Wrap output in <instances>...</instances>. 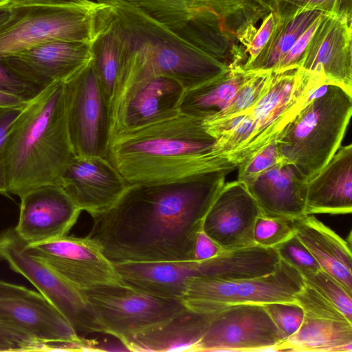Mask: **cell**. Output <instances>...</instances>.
Wrapping results in <instances>:
<instances>
[{
	"label": "cell",
	"mask_w": 352,
	"mask_h": 352,
	"mask_svg": "<svg viewBox=\"0 0 352 352\" xmlns=\"http://www.w3.org/2000/svg\"><path fill=\"white\" fill-rule=\"evenodd\" d=\"M52 348L0 320V351H51Z\"/></svg>",
	"instance_id": "obj_40"
},
{
	"label": "cell",
	"mask_w": 352,
	"mask_h": 352,
	"mask_svg": "<svg viewBox=\"0 0 352 352\" xmlns=\"http://www.w3.org/2000/svg\"><path fill=\"white\" fill-rule=\"evenodd\" d=\"M82 210L94 217L109 208L128 184L106 157L74 155L58 184Z\"/></svg>",
	"instance_id": "obj_19"
},
{
	"label": "cell",
	"mask_w": 352,
	"mask_h": 352,
	"mask_svg": "<svg viewBox=\"0 0 352 352\" xmlns=\"http://www.w3.org/2000/svg\"><path fill=\"white\" fill-rule=\"evenodd\" d=\"M20 198L19 219L14 229L28 245L67 235L82 212L56 184L39 186Z\"/></svg>",
	"instance_id": "obj_18"
},
{
	"label": "cell",
	"mask_w": 352,
	"mask_h": 352,
	"mask_svg": "<svg viewBox=\"0 0 352 352\" xmlns=\"http://www.w3.org/2000/svg\"><path fill=\"white\" fill-rule=\"evenodd\" d=\"M307 184L294 166L282 162L245 186L262 214L296 219L307 215Z\"/></svg>",
	"instance_id": "obj_23"
},
{
	"label": "cell",
	"mask_w": 352,
	"mask_h": 352,
	"mask_svg": "<svg viewBox=\"0 0 352 352\" xmlns=\"http://www.w3.org/2000/svg\"><path fill=\"white\" fill-rule=\"evenodd\" d=\"M101 3L74 0L58 3H12L0 29V58L50 40L89 43Z\"/></svg>",
	"instance_id": "obj_7"
},
{
	"label": "cell",
	"mask_w": 352,
	"mask_h": 352,
	"mask_svg": "<svg viewBox=\"0 0 352 352\" xmlns=\"http://www.w3.org/2000/svg\"><path fill=\"white\" fill-rule=\"evenodd\" d=\"M236 166L177 180L128 184L94 217L88 236L112 263L193 260L204 219Z\"/></svg>",
	"instance_id": "obj_1"
},
{
	"label": "cell",
	"mask_w": 352,
	"mask_h": 352,
	"mask_svg": "<svg viewBox=\"0 0 352 352\" xmlns=\"http://www.w3.org/2000/svg\"><path fill=\"white\" fill-rule=\"evenodd\" d=\"M283 162L274 140L237 166V181L245 186L265 171Z\"/></svg>",
	"instance_id": "obj_36"
},
{
	"label": "cell",
	"mask_w": 352,
	"mask_h": 352,
	"mask_svg": "<svg viewBox=\"0 0 352 352\" xmlns=\"http://www.w3.org/2000/svg\"><path fill=\"white\" fill-rule=\"evenodd\" d=\"M44 89L26 80L0 58V91L30 102Z\"/></svg>",
	"instance_id": "obj_39"
},
{
	"label": "cell",
	"mask_w": 352,
	"mask_h": 352,
	"mask_svg": "<svg viewBox=\"0 0 352 352\" xmlns=\"http://www.w3.org/2000/svg\"><path fill=\"white\" fill-rule=\"evenodd\" d=\"M230 67L242 56L270 0H124Z\"/></svg>",
	"instance_id": "obj_5"
},
{
	"label": "cell",
	"mask_w": 352,
	"mask_h": 352,
	"mask_svg": "<svg viewBox=\"0 0 352 352\" xmlns=\"http://www.w3.org/2000/svg\"><path fill=\"white\" fill-rule=\"evenodd\" d=\"M276 24V17L271 12L263 20L250 42L245 48L247 60L245 64L254 60L270 38Z\"/></svg>",
	"instance_id": "obj_43"
},
{
	"label": "cell",
	"mask_w": 352,
	"mask_h": 352,
	"mask_svg": "<svg viewBox=\"0 0 352 352\" xmlns=\"http://www.w3.org/2000/svg\"><path fill=\"white\" fill-rule=\"evenodd\" d=\"M295 299L304 312L302 323L275 351H352V322L338 309L305 283Z\"/></svg>",
	"instance_id": "obj_17"
},
{
	"label": "cell",
	"mask_w": 352,
	"mask_h": 352,
	"mask_svg": "<svg viewBox=\"0 0 352 352\" xmlns=\"http://www.w3.org/2000/svg\"><path fill=\"white\" fill-rule=\"evenodd\" d=\"M280 258L296 269L300 274L314 272L319 264L296 235L274 247Z\"/></svg>",
	"instance_id": "obj_37"
},
{
	"label": "cell",
	"mask_w": 352,
	"mask_h": 352,
	"mask_svg": "<svg viewBox=\"0 0 352 352\" xmlns=\"http://www.w3.org/2000/svg\"><path fill=\"white\" fill-rule=\"evenodd\" d=\"M75 155L67 121L64 82L28 102L10 127L2 161L8 194L21 197L60 177Z\"/></svg>",
	"instance_id": "obj_3"
},
{
	"label": "cell",
	"mask_w": 352,
	"mask_h": 352,
	"mask_svg": "<svg viewBox=\"0 0 352 352\" xmlns=\"http://www.w3.org/2000/svg\"><path fill=\"white\" fill-rule=\"evenodd\" d=\"M272 71L255 72L238 89L228 105L214 118L205 121L226 119L250 111L267 90Z\"/></svg>",
	"instance_id": "obj_33"
},
{
	"label": "cell",
	"mask_w": 352,
	"mask_h": 352,
	"mask_svg": "<svg viewBox=\"0 0 352 352\" xmlns=\"http://www.w3.org/2000/svg\"><path fill=\"white\" fill-rule=\"evenodd\" d=\"M280 261L274 247L255 244L198 261L197 276L223 280L254 278L274 272Z\"/></svg>",
	"instance_id": "obj_28"
},
{
	"label": "cell",
	"mask_w": 352,
	"mask_h": 352,
	"mask_svg": "<svg viewBox=\"0 0 352 352\" xmlns=\"http://www.w3.org/2000/svg\"><path fill=\"white\" fill-rule=\"evenodd\" d=\"M14 228L0 234V258L29 280L65 318L78 336L103 333L84 292L47 265L29 254Z\"/></svg>",
	"instance_id": "obj_10"
},
{
	"label": "cell",
	"mask_w": 352,
	"mask_h": 352,
	"mask_svg": "<svg viewBox=\"0 0 352 352\" xmlns=\"http://www.w3.org/2000/svg\"><path fill=\"white\" fill-rule=\"evenodd\" d=\"M323 14L300 36L274 71L300 67L305 50Z\"/></svg>",
	"instance_id": "obj_41"
},
{
	"label": "cell",
	"mask_w": 352,
	"mask_h": 352,
	"mask_svg": "<svg viewBox=\"0 0 352 352\" xmlns=\"http://www.w3.org/2000/svg\"><path fill=\"white\" fill-rule=\"evenodd\" d=\"M272 12L284 21L309 10L352 19V0H270Z\"/></svg>",
	"instance_id": "obj_32"
},
{
	"label": "cell",
	"mask_w": 352,
	"mask_h": 352,
	"mask_svg": "<svg viewBox=\"0 0 352 352\" xmlns=\"http://www.w3.org/2000/svg\"><path fill=\"white\" fill-rule=\"evenodd\" d=\"M223 250L201 228L197 234L194 248L193 260L203 261L221 254Z\"/></svg>",
	"instance_id": "obj_44"
},
{
	"label": "cell",
	"mask_w": 352,
	"mask_h": 352,
	"mask_svg": "<svg viewBox=\"0 0 352 352\" xmlns=\"http://www.w3.org/2000/svg\"><path fill=\"white\" fill-rule=\"evenodd\" d=\"M286 338L262 305L239 304L214 313L193 351H275Z\"/></svg>",
	"instance_id": "obj_14"
},
{
	"label": "cell",
	"mask_w": 352,
	"mask_h": 352,
	"mask_svg": "<svg viewBox=\"0 0 352 352\" xmlns=\"http://www.w3.org/2000/svg\"><path fill=\"white\" fill-rule=\"evenodd\" d=\"M113 264L125 286L165 299L181 300L187 280L198 274L195 261Z\"/></svg>",
	"instance_id": "obj_26"
},
{
	"label": "cell",
	"mask_w": 352,
	"mask_h": 352,
	"mask_svg": "<svg viewBox=\"0 0 352 352\" xmlns=\"http://www.w3.org/2000/svg\"><path fill=\"white\" fill-rule=\"evenodd\" d=\"M25 105L0 107V194L5 196H8L9 194L3 166V149L10 127Z\"/></svg>",
	"instance_id": "obj_42"
},
{
	"label": "cell",
	"mask_w": 352,
	"mask_h": 352,
	"mask_svg": "<svg viewBox=\"0 0 352 352\" xmlns=\"http://www.w3.org/2000/svg\"><path fill=\"white\" fill-rule=\"evenodd\" d=\"M215 142L204 120L179 111L111 135L107 157L128 184L172 181L234 164Z\"/></svg>",
	"instance_id": "obj_2"
},
{
	"label": "cell",
	"mask_w": 352,
	"mask_h": 352,
	"mask_svg": "<svg viewBox=\"0 0 352 352\" xmlns=\"http://www.w3.org/2000/svg\"><path fill=\"white\" fill-rule=\"evenodd\" d=\"M295 235L294 219L261 214L256 219L254 239L256 244L275 247Z\"/></svg>",
	"instance_id": "obj_35"
},
{
	"label": "cell",
	"mask_w": 352,
	"mask_h": 352,
	"mask_svg": "<svg viewBox=\"0 0 352 352\" xmlns=\"http://www.w3.org/2000/svg\"><path fill=\"white\" fill-rule=\"evenodd\" d=\"M25 248L29 254L80 290L109 285L125 286L113 264L89 236L67 234L36 244L25 243Z\"/></svg>",
	"instance_id": "obj_15"
},
{
	"label": "cell",
	"mask_w": 352,
	"mask_h": 352,
	"mask_svg": "<svg viewBox=\"0 0 352 352\" xmlns=\"http://www.w3.org/2000/svg\"><path fill=\"white\" fill-rule=\"evenodd\" d=\"M295 235L307 248L320 268L352 294L351 245L314 216L294 219Z\"/></svg>",
	"instance_id": "obj_27"
},
{
	"label": "cell",
	"mask_w": 352,
	"mask_h": 352,
	"mask_svg": "<svg viewBox=\"0 0 352 352\" xmlns=\"http://www.w3.org/2000/svg\"><path fill=\"white\" fill-rule=\"evenodd\" d=\"M318 10L302 12L284 21L276 19L273 32L260 54L244 71H274L300 36L322 14Z\"/></svg>",
	"instance_id": "obj_31"
},
{
	"label": "cell",
	"mask_w": 352,
	"mask_h": 352,
	"mask_svg": "<svg viewBox=\"0 0 352 352\" xmlns=\"http://www.w3.org/2000/svg\"><path fill=\"white\" fill-rule=\"evenodd\" d=\"M12 2L0 1V29L12 16Z\"/></svg>",
	"instance_id": "obj_46"
},
{
	"label": "cell",
	"mask_w": 352,
	"mask_h": 352,
	"mask_svg": "<svg viewBox=\"0 0 352 352\" xmlns=\"http://www.w3.org/2000/svg\"><path fill=\"white\" fill-rule=\"evenodd\" d=\"M186 307L173 316L121 342L131 351H193L214 314Z\"/></svg>",
	"instance_id": "obj_25"
},
{
	"label": "cell",
	"mask_w": 352,
	"mask_h": 352,
	"mask_svg": "<svg viewBox=\"0 0 352 352\" xmlns=\"http://www.w3.org/2000/svg\"><path fill=\"white\" fill-rule=\"evenodd\" d=\"M254 73L237 66L216 78L186 90L179 102V111L204 120L214 118L228 105L240 87Z\"/></svg>",
	"instance_id": "obj_30"
},
{
	"label": "cell",
	"mask_w": 352,
	"mask_h": 352,
	"mask_svg": "<svg viewBox=\"0 0 352 352\" xmlns=\"http://www.w3.org/2000/svg\"><path fill=\"white\" fill-rule=\"evenodd\" d=\"M278 329L288 338L300 327L304 312L296 303L270 302L262 305Z\"/></svg>",
	"instance_id": "obj_38"
},
{
	"label": "cell",
	"mask_w": 352,
	"mask_h": 352,
	"mask_svg": "<svg viewBox=\"0 0 352 352\" xmlns=\"http://www.w3.org/2000/svg\"><path fill=\"white\" fill-rule=\"evenodd\" d=\"M352 212V144L339 147L307 184L305 213L345 214Z\"/></svg>",
	"instance_id": "obj_24"
},
{
	"label": "cell",
	"mask_w": 352,
	"mask_h": 352,
	"mask_svg": "<svg viewBox=\"0 0 352 352\" xmlns=\"http://www.w3.org/2000/svg\"><path fill=\"white\" fill-rule=\"evenodd\" d=\"M0 320L49 345L52 351H98V343L78 336L41 293L3 280Z\"/></svg>",
	"instance_id": "obj_12"
},
{
	"label": "cell",
	"mask_w": 352,
	"mask_h": 352,
	"mask_svg": "<svg viewBox=\"0 0 352 352\" xmlns=\"http://www.w3.org/2000/svg\"><path fill=\"white\" fill-rule=\"evenodd\" d=\"M300 68L321 72L328 84L352 94V19L324 13Z\"/></svg>",
	"instance_id": "obj_21"
},
{
	"label": "cell",
	"mask_w": 352,
	"mask_h": 352,
	"mask_svg": "<svg viewBox=\"0 0 352 352\" xmlns=\"http://www.w3.org/2000/svg\"><path fill=\"white\" fill-rule=\"evenodd\" d=\"M261 214L246 186L237 180L225 183L203 222V230L223 250L255 245L254 226Z\"/></svg>",
	"instance_id": "obj_20"
},
{
	"label": "cell",
	"mask_w": 352,
	"mask_h": 352,
	"mask_svg": "<svg viewBox=\"0 0 352 352\" xmlns=\"http://www.w3.org/2000/svg\"><path fill=\"white\" fill-rule=\"evenodd\" d=\"M27 103L18 97L0 91V107L23 106Z\"/></svg>",
	"instance_id": "obj_45"
},
{
	"label": "cell",
	"mask_w": 352,
	"mask_h": 352,
	"mask_svg": "<svg viewBox=\"0 0 352 352\" xmlns=\"http://www.w3.org/2000/svg\"><path fill=\"white\" fill-rule=\"evenodd\" d=\"M2 58L22 78L45 89L65 82L91 55L89 43L50 40Z\"/></svg>",
	"instance_id": "obj_22"
},
{
	"label": "cell",
	"mask_w": 352,
	"mask_h": 352,
	"mask_svg": "<svg viewBox=\"0 0 352 352\" xmlns=\"http://www.w3.org/2000/svg\"><path fill=\"white\" fill-rule=\"evenodd\" d=\"M74 0H0L14 3H58L72 1Z\"/></svg>",
	"instance_id": "obj_47"
},
{
	"label": "cell",
	"mask_w": 352,
	"mask_h": 352,
	"mask_svg": "<svg viewBox=\"0 0 352 352\" xmlns=\"http://www.w3.org/2000/svg\"><path fill=\"white\" fill-rule=\"evenodd\" d=\"M95 1L109 6L122 41V66L115 91L155 76L173 78L186 91L230 69L127 1Z\"/></svg>",
	"instance_id": "obj_4"
},
{
	"label": "cell",
	"mask_w": 352,
	"mask_h": 352,
	"mask_svg": "<svg viewBox=\"0 0 352 352\" xmlns=\"http://www.w3.org/2000/svg\"><path fill=\"white\" fill-rule=\"evenodd\" d=\"M304 283L315 289L352 322V294L330 274L320 269L301 274Z\"/></svg>",
	"instance_id": "obj_34"
},
{
	"label": "cell",
	"mask_w": 352,
	"mask_h": 352,
	"mask_svg": "<svg viewBox=\"0 0 352 352\" xmlns=\"http://www.w3.org/2000/svg\"><path fill=\"white\" fill-rule=\"evenodd\" d=\"M102 328L120 342L184 310L181 300L153 296L126 286L82 290Z\"/></svg>",
	"instance_id": "obj_13"
},
{
	"label": "cell",
	"mask_w": 352,
	"mask_h": 352,
	"mask_svg": "<svg viewBox=\"0 0 352 352\" xmlns=\"http://www.w3.org/2000/svg\"><path fill=\"white\" fill-rule=\"evenodd\" d=\"M69 136L75 155H107L110 101L91 60L64 82Z\"/></svg>",
	"instance_id": "obj_11"
},
{
	"label": "cell",
	"mask_w": 352,
	"mask_h": 352,
	"mask_svg": "<svg viewBox=\"0 0 352 352\" xmlns=\"http://www.w3.org/2000/svg\"><path fill=\"white\" fill-rule=\"evenodd\" d=\"M328 84L320 72L302 68L272 71L270 86L248 111L252 133L245 144L228 159L236 167L260 149L276 140L305 106L319 87Z\"/></svg>",
	"instance_id": "obj_8"
},
{
	"label": "cell",
	"mask_w": 352,
	"mask_h": 352,
	"mask_svg": "<svg viewBox=\"0 0 352 352\" xmlns=\"http://www.w3.org/2000/svg\"><path fill=\"white\" fill-rule=\"evenodd\" d=\"M100 3L96 16L94 35L89 42L91 61L94 72L111 101L120 74L122 47L111 8L107 4Z\"/></svg>",
	"instance_id": "obj_29"
},
{
	"label": "cell",
	"mask_w": 352,
	"mask_h": 352,
	"mask_svg": "<svg viewBox=\"0 0 352 352\" xmlns=\"http://www.w3.org/2000/svg\"><path fill=\"white\" fill-rule=\"evenodd\" d=\"M304 284L301 274L280 259L274 272L254 278L223 280L191 277L186 283L181 302L188 309L206 314L239 304H296L295 296Z\"/></svg>",
	"instance_id": "obj_9"
},
{
	"label": "cell",
	"mask_w": 352,
	"mask_h": 352,
	"mask_svg": "<svg viewBox=\"0 0 352 352\" xmlns=\"http://www.w3.org/2000/svg\"><path fill=\"white\" fill-rule=\"evenodd\" d=\"M351 113L352 94L332 84L319 87L276 140L283 162L310 181L340 146Z\"/></svg>",
	"instance_id": "obj_6"
},
{
	"label": "cell",
	"mask_w": 352,
	"mask_h": 352,
	"mask_svg": "<svg viewBox=\"0 0 352 352\" xmlns=\"http://www.w3.org/2000/svg\"><path fill=\"white\" fill-rule=\"evenodd\" d=\"M184 91L179 82L163 76L144 78L116 90L110 101L111 135L178 113Z\"/></svg>",
	"instance_id": "obj_16"
}]
</instances>
